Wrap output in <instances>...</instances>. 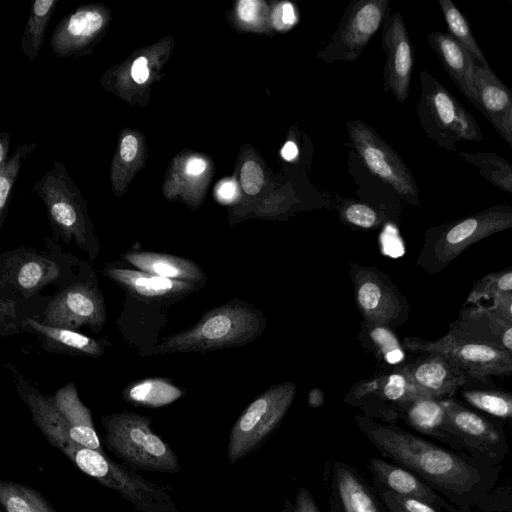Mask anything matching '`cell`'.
<instances>
[{
    "instance_id": "obj_1",
    "label": "cell",
    "mask_w": 512,
    "mask_h": 512,
    "mask_svg": "<svg viewBox=\"0 0 512 512\" xmlns=\"http://www.w3.org/2000/svg\"><path fill=\"white\" fill-rule=\"evenodd\" d=\"M368 441L392 462L410 470L463 512H480L499 480L501 466L441 447L365 415L355 417Z\"/></svg>"
},
{
    "instance_id": "obj_2",
    "label": "cell",
    "mask_w": 512,
    "mask_h": 512,
    "mask_svg": "<svg viewBox=\"0 0 512 512\" xmlns=\"http://www.w3.org/2000/svg\"><path fill=\"white\" fill-rule=\"evenodd\" d=\"M26 405L32 420L47 442L60 450L82 473L114 490L138 512H182L172 489L143 478L135 470L115 462L106 453L75 443L54 397L40 391L31 393Z\"/></svg>"
},
{
    "instance_id": "obj_3",
    "label": "cell",
    "mask_w": 512,
    "mask_h": 512,
    "mask_svg": "<svg viewBox=\"0 0 512 512\" xmlns=\"http://www.w3.org/2000/svg\"><path fill=\"white\" fill-rule=\"evenodd\" d=\"M264 325L261 312L233 300L204 313L190 328L164 338L153 353L207 352L242 345L261 334Z\"/></svg>"
},
{
    "instance_id": "obj_4",
    "label": "cell",
    "mask_w": 512,
    "mask_h": 512,
    "mask_svg": "<svg viewBox=\"0 0 512 512\" xmlns=\"http://www.w3.org/2000/svg\"><path fill=\"white\" fill-rule=\"evenodd\" d=\"M104 446L135 471L177 474L178 456L152 428V419L131 411L103 415Z\"/></svg>"
},
{
    "instance_id": "obj_5",
    "label": "cell",
    "mask_w": 512,
    "mask_h": 512,
    "mask_svg": "<svg viewBox=\"0 0 512 512\" xmlns=\"http://www.w3.org/2000/svg\"><path fill=\"white\" fill-rule=\"evenodd\" d=\"M512 228V205L497 204L477 213L429 228L418 264L431 274L445 269L468 247Z\"/></svg>"
},
{
    "instance_id": "obj_6",
    "label": "cell",
    "mask_w": 512,
    "mask_h": 512,
    "mask_svg": "<svg viewBox=\"0 0 512 512\" xmlns=\"http://www.w3.org/2000/svg\"><path fill=\"white\" fill-rule=\"evenodd\" d=\"M32 189L43 201L55 235L87 251L97 244L87 201L64 164L54 161Z\"/></svg>"
},
{
    "instance_id": "obj_7",
    "label": "cell",
    "mask_w": 512,
    "mask_h": 512,
    "mask_svg": "<svg viewBox=\"0 0 512 512\" xmlns=\"http://www.w3.org/2000/svg\"><path fill=\"white\" fill-rule=\"evenodd\" d=\"M423 130L440 147L458 152L459 141L481 142L483 133L472 114L437 80L421 72V97L417 106Z\"/></svg>"
},
{
    "instance_id": "obj_8",
    "label": "cell",
    "mask_w": 512,
    "mask_h": 512,
    "mask_svg": "<svg viewBox=\"0 0 512 512\" xmlns=\"http://www.w3.org/2000/svg\"><path fill=\"white\" fill-rule=\"evenodd\" d=\"M174 48V37L166 35L152 44L134 49L123 61L105 70L99 84L130 106L147 107L154 84L165 76L163 68Z\"/></svg>"
},
{
    "instance_id": "obj_9",
    "label": "cell",
    "mask_w": 512,
    "mask_h": 512,
    "mask_svg": "<svg viewBox=\"0 0 512 512\" xmlns=\"http://www.w3.org/2000/svg\"><path fill=\"white\" fill-rule=\"evenodd\" d=\"M295 394L296 386L293 383L277 384L245 408L229 434L227 459L230 465L260 448L285 417Z\"/></svg>"
},
{
    "instance_id": "obj_10",
    "label": "cell",
    "mask_w": 512,
    "mask_h": 512,
    "mask_svg": "<svg viewBox=\"0 0 512 512\" xmlns=\"http://www.w3.org/2000/svg\"><path fill=\"white\" fill-rule=\"evenodd\" d=\"M403 344L407 350L414 353L443 354L459 364L475 380L489 382L491 376L512 378V354L458 336L449 330L435 340L408 337L404 339Z\"/></svg>"
},
{
    "instance_id": "obj_11",
    "label": "cell",
    "mask_w": 512,
    "mask_h": 512,
    "mask_svg": "<svg viewBox=\"0 0 512 512\" xmlns=\"http://www.w3.org/2000/svg\"><path fill=\"white\" fill-rule=\"evenodd\" d=\"M441 402L465 453L499 466L509 451L503 423L464 406L455 398L441 399Z\"/></svg>"
},
{
    "instance_id": "obj_12",
    "label": "cell",
    "mask_w": 512,
    "mask_h": 512,
    "mask_svg": "<svg viewBox=\"0 0 512 512\" xmlns=\"http://www.w3.org/2000/svg\"><path fill=\"white\" fill-rule=\"evenodd\" d=\"M111 22L112 11L107 5H80L58 22L50 38V48L60 58L89 56L106 36Z\"/></svg>"
},
{
    "instance_id": "obj_13",
    "label": "cell",
    "mask_w": 512,
    "mask_h": 512,
    "mask_svg": "<svg viewBox=\"0 0 512 512\" xmlns=\"http://www.w3.org/2000/svg\"><path fill=\"white\" fill-rule=\"evenodd\" d=\"M351 140L368 168L411 205L419 204V189L399 155L366 125L348 124Z\"/></svg>"
},
{
    "instance_id": "obj_14",
    "label": "cell",
    "mask_w": 512,
    "mask_h": 512,
    "mask_svg": "<svg viewBox=\"0 0 512 512\" xmlns=\"http://www.w3.org/2000/svg\"><path fill=\"white\" fill-rule=\"evenodd\" d=\"M381 275L373 268H352L357 305L371 325H401L408 316V303L396 287Z\"/></svg>"
},
{
    "instance_id": "obj_15",
    "label": "cell",
    "mask_w": 512,
    "mask_h": 512,
    "mask_svg": "<svg viewBox=\"0 0 512 512\" xmlns=\"http://www.w3.org/2000/svg\"><path fill=\"white\" fill-rule=\"evenodd\" d=\"M106 321V308L98 287L79 282L55 295L44 311L43 323L70 330L88 326L100 330Z\"/></svg>"
},
{
    "instance_id": "obj_16",
    "label": "cell",
    "mask_w": 512,
    "mask_h": 512,
    "mask_svg": "<svg viewBox=\"0 0 512 512\" xmlns=\"http://www.w3.org/2000/svg\"><path fill=\"white\" fill-rule=\"evenodd\" d=\"M213 174L212 159L196 150L183 149L170 161L161 186L166 200L197 210L206 195Z\"/></svg>"
},
{
    "instance_id": "obj_17",
    "label": "cell",
    "mask_w": 512,
    "mask_h": 512,
    "mask_svg": "<svg viewBox=\"0 0 512 512\" xmlns=\"http://www.w3.org/2000/svg\"><path fill=\"white\" fill-rule=\"evenodd\" d=\"M404 366L423 395L438 399L454 398L463 387L475 381L459 364L440 353H421L418 359Z\"/></svg>"
},
{
    "instance_id": "obj_18",
    "label": "cell",
    "mask_w": 512,
    "mask_h": 512,
    "mask_svg": "<svg viewBox=\"0 0 512 512\" xmlns=\"http://www.w3.org/2000/svg\"><path fill=\"white\" fill-rule=\"evenodd\" d=\"M366 468L374 484L398 495L414 498L444 512H463L410 470L378 457H368Z\"/></svg>"
},
{
    "instance_id": "obj_19",
    "label": "cell",
    "mask_w": 512,
    "mask_h": 512,
    "mask_svg": "<svg viewBox=\"0 0 512 512\" xmlns=\"http://www.w3.org/2000/svg\"><path fill=\"white\" fill-rule=\"evenodd\" d=\"M448 330L512 354V321L485 304L462 307L458 317L449 323Z\"/></svg>"
},
{
    "instance_id": "obj_20",
    "label": "cell",
    "mask_w": 512,
    "mask_h": 512,
    "mask_svg": "<svg viewBox=\"0 0 512 512\" xmlns=\"http://www.w3.org/2000/svg\"><path fill=\"white\" fill-rule=\"evenodd\" d=\"M329 482V499L341 512H387L375 487L349 463L333 462Z\"/></svg>"
},
{
    "instance_id": "obj_21",
    "label": "cell",
    "mask_w": 512,
    "mask_h": 512,
    "mask_svg": "<svg viewBox=\"0 0 512 512\" xmlns=\"http://www.w3.org/2000/svg\"><path fill=\"white\" fill-rule=\"evenodd\" d=\"M60 275V267L53 260L32 252L7 254L1 261V288L13 285L29 298Z\"/></svg>"
},
{
    "instance_id": "obj_22",
    "label": "cell",
    "mask_w": 512,
    "mask_h": 512,
    "mask_svg": "<svg viewBox=\"0 0 512 512\" xmlns=\"http://www.w3.org/2000/svg\"><path fill=\"white\" fill-rule=\"evenodd\" d=\"M474 85L479 109L498 135L507 143L512 131V90L490 67L478 63L474 69Z\"/></svg>"
},
{
    "instance_id": "obj_23",
    "label": "cell",
    "mask_w": 512,
    "mask_h": 512,
    "mask_svg": "<svg viewBox=\"0 0 512 512\" xmlns=\"http://www.w3.org/2000/svg\"><path fill=\"white\" fill-rule=\"evenodd\" d=\"M384 47L387 52L388 88L400 102H404L409 93L413 54L409 36L399 13H396L385 27Z\"/></svg>"
},
{
    "instance_id": "obj_24",
    "label": "cell",
    "mask_w": 512,
    "mask_h": 512,
    "mask_svg": "<svg viewBox=\"0 0 512 512\" xmlns=\"http://www.w3.org/2000/svg\"><path fill=\"white\" fill-rule=\"evenodd\" d=\"M148 160V146L145 134L136 128L124 127L118 134L114 155L110 165L112 192L122 197L133 179Z\"/></svg>"
},
{
    "instance_id": "obj_25",
    "label": "cell",
    "mask_w": 512,
    "mask_h": 512,
    "mask_svg": "<svg viewBox=\"0 0 512 512\" xmlns=\"http://www.w3.org/2000/svg\"><path fill=\"white\" fill-rule=\"evenodd\" d=\"M428 42L450 79L467 100L478 110L474 85L475 58L449 32H431Z\"/></svg>"
},
{
    "instance_id": "obj_26",
    "label": "cell",
    "mask_w": 512,
    "mask_h": 512,
    "mask_svg": "<svg viewBox=\"0 0 512 512\" xmlns=\"http://www.w3.org/2000/svg\"><path fill=\"white\" fill-rule=\"evenodd\" d=\"M400 417L419 433L444 443L449 449L465 453L441 399L421 396L406 406Z\"/></svg>"
},
{
    "instance_id": "obj_27",
    "label": "cell",
    "mask_w": 512,
    "mask_h": 512,
    "mask_svg": "<svg viewBox=\"0 0 512 512\" xmlns=\"http://www.w3.org/2000/svg\"><path fill=\"white\" fill-rule=\"evenodd\" d=\"M102 273L130 293L146 300L182 298L201 285L155 276L140 270L105 268Z\"/></svg>"
},
{
    "instance_id": "obj_28",
    "label": "cell",
    "mask_w": 512,
    "mask_h": 512,
    "mask_svg": "<svg viewBox=\"0 0 512 512\" xmlns=\"http://www.w3.org/2000/svg\"><path fill=\"white\" fill-rule=\"evenodd\" d=\"M53 397L67 423L69 437L77 444L105 453L93 424L91 410L81 401L75 383L64 385Z\"/></svg>"
},
{
    "instance_id": "obj_29",
    "label": "cell",
    "mask_w": 512,
    "mask_h": 512,
    "mask_svg": "<svg viewBox=\"0 0 512 512\" xmlns=\"http://www.w3.org/2000/svg\"><path fill=\"white\" fill-rule=\"evenodd\" d=\"M123 258L138 270L168 279L202 285L204 271L194 261L154 251H130Z\"/></svg>"
},
{
    "instance_id": "obj_30",
    "label": "cell",
    "mask_w": 512,
    "mask_h": 512,
    "mask_svg": "<svg viewBox=\"0 0 512 512\" xmlns=\"http://www.w3.org/2000/svg\"><path fill=\"white\" fill-rule=\"evenodd\" d=\"M387 1H367L360 4L343 27L339 44L342 56L354 59L379 28Z\"/></svg>"
},
{
    "instance_id": "obj_31",
    "label": "cell",
    "mask_w": 512,
    "mask_h": 512,
    "mask_svg": "<svg viewBox=\"0 0 512 512\" xmlns=\"http://www.w3.org/2000/svg\"><path fill=\"white\" fill-rule=\"evenodd\" d=\"M22 325L38 337L46 350L93 358H98L103 353L97 340L74 330L47 325L32 318H25Z\"/></svg>"
},
{
    "instance_id": "obj_32",
    "label": "cell",
    "mask_w": 512,
    "mask_h": 512,
    "mask_svg": "<svg viewBox=\"0 0 512 512\" xmlns=\"http://www.w3.org/2000/svg\"><path fill=\"white\" fill-rule=\"evenodd\" d=\"M459 394L469 406L512 429V392L498 389L492 381L475 380L463 387Z\"/></svg>"
},
{
    "instance_id": "obj_33",
    "label": "cell",
    "mask_w": 512,
    "mask_h": 512,
    "mask_svg": "<svg viewBox=\"0 0 512 512\" xmlns=\"http://www.w3.org/2000/svg\"><path fill=\"white\" fill-rule=\"evenodd\" d=\"M183 395V389L171 380L161 377L133 381L122 392V397L126 402L150 409L170 405Z\"/></svg>"
},
{
    "instance_id": "obj_34",
    "label": "cell",
    "mask_w": 512,
    "mask_h": 512,
    "mask_svg": "<svg viewBox=\"0 0 512 512\" xmlns=\"http://www.w3.org/2000/svg\"><path fill=\"white\" fill-rule=\"evenodd\" d=\"M59 0H35L31 2L28 19L21 37V51L34 62L41 51L46 29Z\"/></svg>"
},
{
    "instance_id": "obj_35",
    "label": "cell",
    "mask_w": 512,
    "mask_h": 512,
    "mask_svg": "<svg viewBox=\"0 0 512 512\" xmlns=\"http://www.w3.org/2000/svg\"><path fill=\"white\" fill-rule=\"evenodd\" d=\"M0 512H58L33 487L12 480L0 481Z\"/></svg>"
},
{
    "instance_id": "obj_36",
    "label": "cell",
    "mask_w": 512,
    "mask_h": 512,
    "mask_svg": "<svg viewBox=\"0 0 512 512\" xmlns=\"http://www.w3.org/2000/svg\"><path fill=\"white\" fill-rule=\"evenodd\" d=\"M478 170L480 176L499 189L512 194V164L495 152H457Z\"/></svg>"
},
{
    "instance_id": "obj_37",
    "label": "cell",
    "mask_w": 512,
    "mask_h": 512,
    "mask_svg": "<svg viewBox=\"0 0 512 512\" xmlns=\"http://www.w3.org/2000/svg\"><path fill=\"white\" fill-rule=\"evenodd\" d=\"M449 34H451L483 67H490L465 16L451 0H438Z\"/></svg>"
},
{
    "instance_id": "obj_38",
    "label": "cell",
    "mask_w": 512,
    "mask_h": 512,
    "mask_svg": "<svg viewBox=\"0 0 512 512\" xmlns=\"http://www.w3.org/2000/svg\"><path fill=\"white\" fill-rule=\"evenodd\" d=\"M36 143H22L9 156L3 170L0 171V227L6 219L12 189L18 177L22 162L35 150Z\"/></svg>"
},
{
    "instance_id": "obj_39",
    "label": "cell",
    "mask_w": 512,
    "mask_h": 512,
    "mask_svg": "<svg viewBox=\"0 0 512 512\" xmlns=\"http://www.w3.org/2000/svg\"><path fill=\"white\" fill-rule=\"evenodd\" d=\"M500 292H512V266L488 273L476 280L462 307L488 302Z\"/></svg>"
},
{
    "instance_id": "obj_40",
    "label": "cell",
    "mask_w": 512,
    "mask_h": 512,
    "mask_svg": "<svg viewBox=\"0 0 512 512\" xmlns=\"http://www.w3.org/2000/svg\"><path fill=\"white\" fill-rule=\"evenodd\" d=\"M230 18L240 29L263 31L268 20V8L263 1L240 0L231 11Z\"/></svg>"
},
{
    "instance_id": "obj_41",
    "label": "cell",
    "mask_w": 512,
    "mask_h": 512,
    "mask_svg": "<svg viewBox=\"0 0 512 512\" xmlns=\"http://www.w3.org/2000/svg\"><path fill=\"white\" fill-rule=\"evenodd\" d=\"M369 325V337L380 356L389 364H401L405 353L394 333L385 325Z\"/></svg>"
},
{
    "instance_id": "obj_42",
    "label": "cell",
    "mask_w": 512,
    "mask_h": 512,
    "mask_svg": "<svg viewBox=\"0 0 512 512\" xmlns=\"http://www.w3.org/2000/svg\"><path fill=\"white\" fill-rule=\"evenodd\" d=\"M374 487L387 512H444L420 500L398 495L379 485Z\"/></svg>"
},
{
    "instance_id": "obj_43",
    "label": "cell",
    "mask_w": 512,
    "mask_h": 512,
    "mask_svg": "<svg viewBox=\"0 0 512 512\" xmlns=\"http://www.w3.org/2000/svg\"><path fill=\"white\" fill-rule=\"evenodd\" d=\"M242 190L247 195H257L264 185V173L260 164L252 159L243 161L239 171Z\"/></svg>"
},
{
    "instance_id": "obj_44",
    "label": "cell",
    "mask_w": 512,
    "mask_h": 512,
    "mask_svg": "<svg viewBox=\"0 0 512 512\" xmlns=\"http://www.w3.org/2000/svg\"><path fill=\"white\" fill-rule=\"evenodd\" d=\"M280 512H321L313 494L306 487L297 490L293 499H284Z\"/></svg>"
},
{
    "instance_id": "obj_45",
    "label": "cell",
    "mask_w": 512,
    "mask_h": 512,
    "mask_svg": "<svg viewBox=\"0 0 512 512\" xmlns=\"http://www.w3.org/2000/svg\"><path fill=\"white\" fill-rule=\"evenodd\" d=\"M17 323L16 302L12 299H0V334L11 336L19 333Z\"/></svg>"
},
{
    "instance_id": "obj_46",
    "label": "cell",
    "mask_w": 512,
    "mask_h": 512,
    "mask_svg": "<svg viewBox=\"0 0 512 512\" xmlns=\"http://www.w3.org/2000/svg\"><path fill=\"white\" fill-rule=\"evenodd\" d=\"M344 215L348 222L362 228H371L377 222L376 212L364 204H352L348 206Z\"/></svg>"
},
{
    "instance_id": "obj_47",
    "label": "cell",
    "mask_w": 512,
    "mask_h": 512,
    "mask_svg": "<svg viewBox=\"0 0 512 512\" xmlns=\"http://www.w3.org/2000/svg\"><path fill=\"white\" fill-rule=\"evenodd\" d=\"M297 22L294 6L289 2H280L271 12L270 23L278 31H285Z\"/></svg>"
},
{
    "instance_id": "obj_48",
    "label": "cell",
    "mask_w": 512,
    "mask_h": 512,
    "mask_svg": "<svg viewBox=\"0 0 512 512\" xmlns=\"http://www.w3.org/2000/svg\"><path fill=\"white\" fill-rule=\"evenodd\" d=\"M485 305L490 310L512 321V292L497 293Z\"/></svg>"
},
{
    "instance_id": "obj_49",
    "label": "cell",
    "mask_w": 512,
    "mask_h": 512,
    "mask_svg": "<svg viewBox=\"0 0 512 512\" xmlns=\"http://www.w3.org/2000/svg\"><path fill=\"white\" fill-rule=\"evenodd\" d=\"M215 194L219 201L232 202L238 195L237 183L232 179L222 180L217 184Z\"/></svg>"
},
{
    "instance_id": "obj_50",
    "label": "cell",
    "mask_w": 512,
    "mask_h": 512,
    "mask_svg": "<svg viewBox=\"0 0 512 512\" xmlns=\"http://www.w3.org/2000/svg\"><path fill=\"white\" fill-rule=\"evenodd\" d=\"M399 241L398 232L392 225H387L381 235L383 252L394 256L397 242Z\"/></svg>"
},
{
    "instance_id": "obj_51",
    "label": "cell",
    "mask_w": 512,
    "mask_h": 512,
    "mask_svg": "<svg viewBox=\"0 0 512 512\" xmlns=\"http://www.w3.org/2000/svg\"><path fill=\"white\" fill-rule=\"evenodd\" d=\"M11 134L8 132L0 133V171L4 169L6 162L9 158Z\"/></svg>"
},
{
    "instance_id": "obj_52",
    "label": "cell",
    "mask_w": 512,
    "mask_h": 512,
    "mask_svg": "<svg viewBox=\"0 0 512 512\" xmlns=\"http://www.w3.org/2000/svg\"><path fill=\"white\" fill-rule=\"evenodd\" d=\"M297 155H298V148H297L296 144L292 141L286 142L281 149V156L287 161L294 160Z\"/></svg>"
},
{
    "instance_id": "obj_53",
    "label": "cell",
    "mask_w": 512,
    "mask_h": 512,
    "mask_svg": "<svg viewBox=\"0 0 512 512\" xmlns=\"http://www.w3.org/2000/svg\"><path fill=\"white\" fill-rule=\"evenodd\" d=\"M323 394L319 389H313L309 393L308 402L313 407H319L323 403Z\"/></svg>"
},
{
    "instance_id": "obj_54",
    "label": "cell",
    "mask_w": 512,
    "mask_h": 512,
    "mask_svg": "<svg viewBox=\"0 0 512 512\" xmlns=\"http://www.w3.org/2000/svg\"><path fill=\"white\" fill-rule=\"evenodd\" d=\"M329 512H341L338 506L331 499H329Z\"/></svg>"
},
{
    "instance_id": "obj_55",
    "label": "cell",
    "mask_w": 512,
    "mask_h": 512,
    "mask_svg": "<svg viewBox=\"0 0 512 512\" xmlns=\"http://www.w3.org/2000/svg\"><path fill=\"white\" fill-rule=\"evenodd\" d=\"M507 144L510 146V148L512 149V131H511V134H510V138H509V141L507 142Z\"/></svg>"
},
{
    "instance_id": "obj_56",
    "label": "cell",
    "mask_w": 512,
    "mask_h": 512,
    "mask_svg": "<svg viewBox=\"0 0 512 512\" xmlns=\"http://www.w3.org/2000/svg\"><path fill=\"white\" fill-rule=\"evenodd\" d=\"M511 3H512V1H511Z\"/></svg>"
}]
</instances>
